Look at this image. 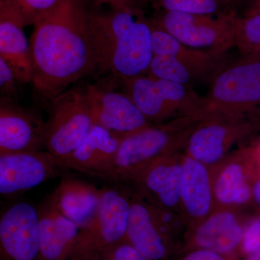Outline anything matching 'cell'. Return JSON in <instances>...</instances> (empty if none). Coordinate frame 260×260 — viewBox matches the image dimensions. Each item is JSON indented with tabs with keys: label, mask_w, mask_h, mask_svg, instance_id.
<instances>
[{
	"label": "cell",
	"mask_w": 260,
	"mask_h": 260,
	"mask_svg": "<svg viewBox=\"0 0 260 260\" xmlns=\"http://www.w3.org/2000/svg\"><path fill=\"white\" fill-rule=\"evenodd\" d=\"M86 0H57L36 17L30 37L31 83L49 107L56 96L95 71Z\"/></svg>",
	"instance_id": "cell-1"
},
{
	"label": "cell",
	"mask_w": 260,
	"mask_h": 260,
	"mask_svg": "<svg viewBox=\"0 0 260 260\" xmlns=\"http://www.w3.org/2000/svg\"><path fill=\"white\" fill-rule=\"evenodd\" d=\"M95 71L125 80L147 74L153 57L151 19L142 9H90Z\"/></svg>",
	"instance_id": "cell-2"
},
{
	"label": "cell",
	"mask_w": 260,
	"mask_h": 260,
	"mask_svg": "<svg viewBox=\"0 0 260 260\" xmlns=\"http://www.w3.org/2000/svg\"><path fill=\"white\" fill-rule=\"evenodd\" d=\"M199 120L191 116L174 118L124 137L104 179L128 182L132 177L158 159L184 150L188 137Z\"/></svg>",
	"instance_id": "cell-3"
},
{
	"label": "cell",
	"mask_w": 260,
	"mask_h": 260,
	"mask_svg": "<svg viewBox=\"0 0 260 260\" xmlns=\"http://www.w3.org/2000/svg\"><path fill=\"white\" fill-rule=\"evenodd\" d=\"M260 107V56H243L225 65L211 80L198 120L248 114Z\"/></svg>",
	"instance_id": "cell-4"
},
{
	"label": "cell",
	"mask_w": 260,
	"mask_h": 260,
	"mask_svg": "<svg viewBox=\"0 0 260 260\" xmlns=\"http://www.w3.org/2000/svg\"><path fill=\"white\" fill-rule=\"evenodd\" d=\"M127 94L150 123L179 116L198 119L203 98L191 85L154 78L148 74L121 81Z\"/></svg>",
	"instance_id": "cell-5"
},
{
	"label": "cell",
	"mask_w": 260,
	"mask_h": 260,
	"mask_svg": "<svg viewBox=\"0 0 260 260\" xmlns=\"http://www.w3.org/2000/svg\"><path fill=\"white\" fill-rule=\"evenodd\" d=\"M48 108L45 148L62 167L83 144L95 124L83 88L65 90L56 96Z\"/></svg>",
	"instance_id": "cell-6"
},
{
	"label": "cell",
	"mask_w": 260,
	"mask_h": 260,
	"mask_svg": "<svg viewBox=\"0 0 260 260\" xmlns=\"http://www.w3.org/2000/svg\"><path fill=\"white\" fill-rule=\"evenodd\" d=\"M259 128L257 111L239 115L203 118L195 124L188 137L184 154L213 168L229 156L236 145Z\"/></svg>",
	"instance_id": "cell-7"
},
{
	"label": "cell",
	"mask_w": 260,
	"mask_h": 260,
	"mask_svg": "<svg viewBox=\"0 0 260 260\" xmlns=\"http://www.w3.org/2000/svg\"><path fill=\"white\" fill-rule=\"evenodd\" d=\"M99 209L88 225L80 229L70 260L100 259L104 249L125 239L130 210L126 189L104 187Z\"/></svg>",
	"instance_id": "cell-8"
},
{
	"label": "cell",
	"mask_w": 260,
	"mask_h": 260,
	"mask_svg": "<svg viewBox=\"0 0 260 260\" xmlns=\"http://www.w3.org/2000/svg\"><path fill=\"white\" fill-rule=\"evenodd\" d=\"M237 18L235 10L218 15L156 12L151 20L188 47L226 52L234 47Z\"/></svg>",
	"instance_id": "cell-9"
},
{
	"label": "cell",
	"mask_w": 260,
	"mask_h": 260,
	"mask_svg": "<svg viewBox=\"0 0 260 260\" xmlns=\"http://www.w3.org/2000/svg\"><path fill=\"white\" fill-rule=\"evenodd\" d=\"M83 92L94 124L121 138L152 124L127 94L116 91L111 84H88Z\"/></svg>",
	"instance_id": "cell-10"
},
{
	"label": "cell",
	"mask_w": 260,
	"mask_h": 260,
	"mask_svg": "<svg viewBox=\"0 0 260 260\" xmlns=\"http://www.w3.org/2000/svg\"><path fill=\"white\" fill-rule=\"evenodd\" d=\"M215 210H234L252 202V185L260 175L249 148L231 153L211 169Z\"/></svg>",
	"instance_id": "cell-11"
},
{
	"label": "cell",
	"mask_w": 260,
	"mask_h": 260,
	"mask_svg": "<svg viewBox=\"0 0 260 260\" xmlns=\"http://www.w3.org/2000/svg\"><path fill=\"white\" fill-rule=\"evenodd\" d=\"M38 208L28 201L10 205L0 217V260H39Z\"/></svg>",
	"instance_id": "cell-12"
},
{
	"label": "cell",
	"mask_w": 260,
	"mask_h": 260,
	"mask_svg": "<svg viewBox=\"0 0 260 260\" xmlns=\"http://www.w3.org/2000/svg\"><path fill=\"white\" fill-rule=\"evenodd\" d=\"M59 160L48 151L23 152L0 155V194L14 198L60 175Z\"/></svg>",
	"instance_id": "cell-13"
},
{
	"label": "cell",
	"mask_w": 260,
	"mask_h": 260,
	"mask_svg": "<svg viewBox=\"0 0 260 260\" xmlns=\"http://www.w3.org/2000/svg\"><path fill=\"white\" fill-rule=\"evenodd\" d=\"M126 239L151 260H167L176 246L166 234L153 203L133 187Z\"/></svg>",
	"instance_id": "cell-14"
},
{
	"label": "cell",
	"mask_w": 260,
	"mask_h": 260,
	"mask_svg": "<svg viewBox=\"0 0 260 260\" xmlns=\"http://www.w3.org/2000/svg\"><path fill=\"white\" fill-rule=\"evenodd\" d=\"M184 155L176 152L162 157L136 173L128 182L160 208L182 215L181 186Z\"/></svg>",
	"instance_id": "cell-15"
},
{
	"label": "cell",
	"mask_w": 260,
	"mask_h": 260,
	"mask_svg": "<svg viewBox=\"0 0 260 260\" xmlns=\"http://www.w3.org/2000/svg\"><path fill=\"white\" fill-rule=\"evenodd\" d=\"M245 222L235 210H216L203 221L187 230L181 253L205 249L233 258L239 254Z\"/></svg>",
	"instance_id": "cell-16"
},
{
	"label": "cell",
	"mask_w": 260,
	"mask_h": 260,
	"mask_svg": "<svg viewBox=\"0 0 260 260\" xmlns=\"http://www.w3.org/2000/svg\"><path fill=\"white\" fill-rule=\"evenodd\" d=\"M45 137L46 121L40 115L16 101L0 99V155L42 150Z\"/></svg>",
	"instance_id": "cell-17"
},
{
	"label": "cell",
	"mask_w": 260,
	"mask_h": 260,
	"mask_svg": "<svg viewBox=\"0 0 260 260\" xmlns=\"http://www.w3.org/2000/svg\"><path fill=\"white\" fill-rule=\"evenodd\" d=\"M25 19L13 0L0 2V58L20 83H31L30 44L24 32Z\"/></svg>",
	"instance_id": "cell-18"
},
{
	"label": "cell",
	"mask_w": 260,
	"mask_h": 260,
	"mask_svg": "<svg viewBox=\"0 0 260 260\" xmlns=\"http://www.w3.org/2000/svg\"><path fill=\"white\" fill-rule=\"evenodd\" d=\"M181 208L189 229L215 210L211 169L185 154L182 162Z\"/></svg>",
	"instance_id": "cell-19"
},
{
	"label": "cell",
	"mask_w": 260,
	"mask_h": 260,
	"mask_svg": "<svg viewBox=\"0 0 260 260\" xmlns=\"http://www.w3.org/2000/svg\"><path fill=\"white\" fill-rule=\"evenodd\" d=\"M40 253L39 260H70L80 229L64 217L49 198L38 207Z\"/></svg>",
	"instance_id": "cell-20"
},
{
	"label": "cell",
	"mask_w": 260,
	"mask_h": 260,
	"mask_svg": "<svg viewBox=\"0 0 260 260\" xmlns=\"http://www.w3.org/2000/svg\"><path fill=\"white\" fill-rule=\"evenodd\" d=\"M121 139V137L95 124L83 144L62 164L63 169L104 179Z\"/></svg>",
	"instance_id": "cell-21"
},
{
	"label": "cell",
	"mask_w": 260,
	"mask_h": 260,
	"mask_svg": "<svg viewBox=\"0 0 260 260\" xmlns=\"http://www.w3.org/2000/svg\"><path fill=\"white\" fill-rule=\"evenodd\" d=\"M102 189L87 181L68 176L48 198L56 209L80 229L88 225L100 204Z\"/></svg>",
	"instance_id": "cell-22"
},
{
	"label": "cell",
	"mask_w": 260,
	"mask_h": 260,
	"mask_svg": "<svg viewBox=\"0 0 260 260\" xmlns=\"http://www.w3.org/2000/svg\"><path fill=\"white\" fill-rule=\"evenodd\" d=\"M152 24V44L154 56L174 58L183 64L199 71L207 80H213L217 73L226 65V52L188 47L169 32L154 25L153 22Z\"/></svg>",
	"instance_id": "cell-23"
},
{
	"label": "cell",
	"mask_w": 260,
	"mask_h": 260,
	"mask_svg": "<svg viewBox=\"0 0 260 260\" xmlns=\"http://www.w3.org/2000/svg\"><path fill=\"white\" fill-rule=\"evenodd\" d=\"M147 74L159 79L187 85L207 80L198 70L170 56H153Z\"/></svg>",
	"instance_id": "cell-24"
},
{
	"label": "cell",
	"mask_w": 260,
	"mask_h": 260,
	"mask_svg": "<svg viewBox=\"0 0 260 260\" xmlns=\"http://www.w3.org/2000/svg\"><path fill=\"white\" fill-rule=\"evenodd\" d=\"M234 47L243 56H260V12L248 10L244 16L238 15Z\"/></svg>",
	"instance_id": "cell-25"
},
{
	"label": "cell",
	"mask_w": 260,
	"mask_h": 260,
	"mask_svg": "<svg viewBox=\"0 0 260 260\" xmlns=\"http://www.w3.org/2000/svg\"><path fill=\"white\" fill-rule=\"evenodd\" d=\"M156 12L218 15L233 11L221 0H151Z\"/></svg>",
	"instance_id": "cell-26"
},
{
	"label": "cell",
	"mask_w": 260,
	"mask_h": 260,
	"mask_svg": "<svg viewBox=\"0 0 260 260\" xmlns=\"http://www.w3.org/2000/svg\"><path fill=\"white\" fill-rule=\"evenodd\" d=\"M259 250L260 213L245 222L239 254L247 258Z\"/></svg>",
	"instance_id": "cell-27"
},
{
	"label": "cell",
	"mask_w": 260,
	"mask_h": 260,
	"mask_svg": "<svg viewBox=\"0 0 260 260\" xmlns=\"http://www.w3.org/2000/svg\"><path fill=\"white\" fill-rule=\"evenodd\" d=\"M100 260H151L140 252L125 239L102 251Z\"/></svg>",
	"instance_id": "cell-28"
},
{
	"label": "cell",
	"mask_w": 260,
	"mask_h": 260,
	"mask_svg": "<svg viewBox=\"0 0 260 260\" xmlns=\"http://www.w3.org/2000/svg\"><path fill=\"white\" fill-rule=\"evenodd\" d=\"M20 83L9 65L0 58V93L1 98L18 100Z\"/></svg>",
	"instance_id": "cell-29"
},
{
	"label": "cell",
	"mask_w": 260,
	"mask_h": 260,
	"mask_svg": "<svg viewBox=\"0 0 260 260\" xmlns=\"http://www.w3.org/2000/svg\"><path fill=\"white\" fill-rule=\"evenodd\" d=\"M21 11L26 25H32L39 13L51 8L57 0H13Z\"/></svg>",
	"instance_id": "cell-30"
},
{
	"label": "cell",
	"mask_w": 260,
	"mask_h": 260,
	"mask_svg": "<svg viewBox=\"0 0 260 260\" xmlns=\"http://www.w3.org/2000/svg\"><path fill=\"white\" fill-rule=\"evenodd\" d=\"M151 0H92L94 8L99 9L102 5H109L117 9H142L143 5Z\"/></svg>",
	"instance_id": "cell-31"
},
{
	"label": "cell",
	"mask_w": 260,
	"mask_h": 260,
	"mask_svg": "<svg viewBox=\"0 0 260 260\" xmlns=\"http://www.w3.org/2000/svg\"><path fill=\"white\" fill-rule=\"evenodd\" d=\"M179 260H233L219 253L205 249H194L183 253Z\"/></svg>",
	"instance_id": "cell-32"
},
{
	"label": "cell",
	"mask_w": 260,
	"mask_h": 260,
	"mask_svg": "<svg viewBox=\"0 0 260 260\" xmlns=\"http://www.w3.org/2000/svg\"><path fill=\"white\" fill-rule=\"evenodd\" d=\"M252 202L260 210V175L254 179L252 185Z\"/></svg>",
	"instance_id": "cell-33"
},
{
	"label": "cell",
	"mask_w": 260,
	"mask_h": 260,
	"mask_svg": "<svg viewBox=\"0 0 260 260\" xmlns=\"http://www.w3.org/2000/svg\"><path fill=\"white\" fill-rule=\"evenodd\" d=\"M251 155L255 162L256 167L260 173V139L256 142L255 144L249 147Z\"/></svg>",
	"instance_id": "cell-34"
},
{
	"label": "cell",
	"mask_w": 260,
	"mask_h": 260,
	"mask_svg": "<svg viewBox=\"0 0 260 260\" xmlns=\"http://www.w3.org/2000/svg\"><path fill=\"white\" fill-rule=\"evenodd\" d=\"M221 1L225 5H226L228 8L234 10V8L237 7V5L241 4V3H242L244 0H221Z\"/></svg>",
	"instance_id": "cell-35"
},
{
	"label": "cell",
	"mask_w": 260,
	"mask_h": 260,
	"mask_svg": "<svg viewBox=\"0 0 260 260\" xmlns=\"http://www.w3.org/2000/svg\"><path fill=\"white\" fill-rule=\"evenodd\" d=\"M249 10V11L260 12V0H253L252 5Z\"/></svg>",
	"instance_id": "cell-36"
},
{
	"label": "cell",
	"mask_w": 260,
	"mask_h": 260,
	"mask_svg": "<svg viewBox=\"0 0 260 260\" xmlns=\"http://www.w3.org/2000/svg\"><path fill=\"white\" fill-rule=\"evenodd\" d=\"M246 260H260V250L257 252L254 253L252 255L246 258Z\"/></svg>",
	"instance_id": "cell-37"
},
{
	"label": "cell",
	"mask_w": 260,
	"mask_h": 260,
	"mask_svg": "<svg viewBox=\"0 0 260 260\" xmlns=\"http://www.w3.org/2000/svg\"><path fill=\"white\" fill-rule=\"evenodd\" d=\"M4 1V0H0V2Z\"/></svg>",
	"instance_id": "cell-38"
},
{
	"label": "cell",
	"mask_w": 260,
	"mask_h": 260,
	"mask_svg": "<svg viewBox=\"0 0 260 260\" xmlns=\"http://www.w3.org/2000/svg\"><path fill=\"white\" fill-rule=\"evenodd\" d=\"M93 260H100V259H93Z\"/></svg>",
	"instance_id": "cell-39"
}]
</instances>
